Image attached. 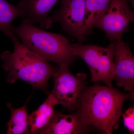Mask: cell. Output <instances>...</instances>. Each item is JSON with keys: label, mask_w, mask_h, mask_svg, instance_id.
<instances>
[{"label": "cell", "mask_w": 134, "mask_h": 134, "mask_svg": "<svg viewBox=\"0 0 134 134\" xmlns=\"http://www.w3.org/2000/svg\"><path fill=\"white\" fill-rule=\"evenodd\" d=\"M134 97V92L123 93L113 86L95 83L82 92L75 113L88 126L112 134L119 127L123 104L126 100H133Z\"/></svg>", "instance_id": "obj_1"}, {"label": "cell", "mask_w": 134, "mask_h": 134, "mask_svg": "<svg viewBox=\"0 0 134 134\" xmlns=\"http://www.w3.org/2000/svg\"><path fill=\"white\" fill-rule=\"evenodd\" d=\"M10 38L14 45V51H4L0 55L3 68L8 73L7 81L14 83L17 80H22L34 88L46 92L47 83L52 76L54 67L48 61L38 57L26 48L15 34Z\"/></svg>", "instance_id": "obj_2"}, {"label": "cell", "mask_w": 134, "mask_h": 134, "mask_svg": "<svg viewBox=\"0 0 134 134\" xmlns=\"http://www.w3.org/2000/svg\"><path fill=\"white\" fill-rule=\"evenodd\" d=\"M12 31L29 50L42 59L55 63L59 67H69L76 57L68 39L61 34L23 21L19 26H13Z\"/></svg>", "instance_id": "obj_3"}, {"label": "cell", "mask_w": 134, "mask_h": 134, "mask_svg": "<svg viewBox=\"0 0 134 134\" xmlns=\"http://www.w3.org/2000/svg\"><path fill=\"white\" fill-rule=\"evenodd\" d=\"M70 47L74 55L82 58L88 65L92 81L103 82L106 86L112 87L115 54L114 42L107 47L77 44H70Z\"/></svg>", "instance_id": "obj_4"}, {"label": "cell", "mask_w": 134, "mask_h": 134, "mask_svg": "<svg viewBox=\"0 0 134 134\" xmlns=\"http://www.w3.org/2000/svg\"><path fill=\"white\" fill-rule=\"evenodd\" d=\"M53 88L50 94L56 105L59 104L70 111L76 109L79 96L86 88L87 75L79 73L74 75L68 67L54 68L52 74Z\"/></svg>", "instance_id": "obj_5"}, {"label": "cell", "mask_w": 134, "mask_h": 134, "mask_svg": "<svg viewBox=\"0 0 134 134\" xmlns=\"http://www.w3.org/2000/svg\"><path fill=\"white\" fill-rule=\"evenodd\" d=\"M128 1L111 0L93 26L104 32L112 42L122 40V34L129 30L130 24L134 22V12L129 6Z\"/></svg>", "instance_id": "obj_6"}, {"label": "cell", "mask_w": 134, "mask_h": 134, "mask_svg": "<svg viewBox=\"0 0 134 134\" xmlns=\"http://www.w3.org/2000/svg\"><path fill=\"white\" fill-rule=\"evenodd\" d=\"M115 44L113 80L130 92L134 91V57L128 43L122 40Z\"/></svg>", "instance_id": "obj_7"}, {"label": "cell", "mask_w": 134, "mask_h": 134, "mask_svg": "<svg viewBox=\"0 0 134 134\" xmlns=\"http://www.w3.org/2000/svg\"><path fill=\"white\" fill-rule=\"evenodd\" d=\"M85 12V0H62L59 9L50 18L53 23L58 22L65 31L77 38Z\"/></svg>", "instance_id": "obj_8"}, {"label": "cell", "mask_w": 134, "mask_h": 134, "mask_svg": "<svg viewBox=\"0 0 134 134\" xmlns=\"http://www.w3.org/2000/svg\"><path fill=\"white\" fill-rule=\"evenodd\" d=\"M60 0H21L18 5L23 10L22 21L37 24L42 29H48L53 22L49 13Z\"/></svg>", "instance_id": "obj_9"}, {"label": "cell", "mask_w": 134, "mask_h": 134, "mask_svg": "<svg viewBox=\"0 0 134 134\" xmlns=\"http://www.w3.org/2000/svg\"><path fill=\"white\" fill-rule=\"evenodd\" d=\"M90 129L91 127L85 125L76 113L68 115L55 111L48 125L38 134H85Z\"/></svg>", "instance_id": "obj_10"}, {"label": "cell", "mask_w": 134, "mask_h": 134, "mask_svg": "<svg viewBox=\"0 0 134 134\" xmlns=\"http://www.w3.org/2000/svg\"><path fill=\"white\" fill-rule=\"evenodd\" d=\"M111 1L85 0L84 19L77 39L82 40L91 33L95 23L108 7Z\"/></svg>", "instance_id": "obj_11"}, {"label": "cell", "mask_w": 134, "mask_h": 134, "mask_svg": "<svg viewBox=\"0 0 134 134\" xmlns=\"http://www.w3.org/2000/svg\"><path fill=\"white\" fill-rule=\"evenodd\" d=\"M56 105L49 94L38 108L29 115V134H38L46 126L54 113Z\"/></svg>", "instance_id": "obj_12"}, {"label": "cell", "mask_w": 134, "mask_h": 134, "mask_svg": "<svg viewBox=\"0 0 134 134\" xmlns=\"http://www.w3.org/2000/svg\"><path fill=\"white\" fill-rule=\"evenodd\" d=\"M25 104L18 108H15L11 103H8V108L11 111V117L8 122V134H29V115L26 110V105L29 99Z\"/></svg>", "instance_id": "obj_13"}, {"label": "cell", "mask_w": 134, "mask_h": 134, "mask_svg": "<svg viewBox=\"0 0 134 134\" xmlns=\"http://www.w3.org/2000/svg\"><path fill=\"white\" fill-rule=\"evenodd\" d=\"M23 10L5 0H0V31L10 38L15 34L12 31V24L19 17H23Z\"/></svg>", "instance_id": "obj_14"}, {"label": "cell", "mask_w": 134, "mask_h": 134, "mask_svg": "<svg viewBox=\"0 0 134 134\" xmlns=\"http://www.w3.org/2000/svg\"><path fill=\"white\" fill-rule=\"evenodd\" d=\"M124 125L129 131L130 133H134V108L130 107L122 114Z\"/></svg>", "instance_id": "obj_15"}]
</instances>
